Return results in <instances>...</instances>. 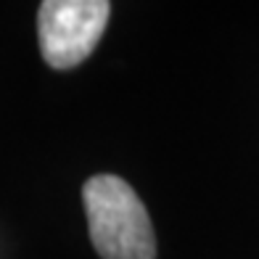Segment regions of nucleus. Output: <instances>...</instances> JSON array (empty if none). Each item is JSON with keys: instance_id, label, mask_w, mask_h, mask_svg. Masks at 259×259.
I'll return each mask as SVG.
<instances>
[{"instance_id": "obj_1", "label": "nucleus", "mask_w": 259, "mask_h": 259, "mask_svg": "<svg viewBox=\"0 0 259 259\" xmlns=\"http://www.w3.org/2000/svg\"><path fill=\"white\" fill-rule=\"evenodd\" d=\"M88 230L103 259H156L151 217L127 180L93 175L82 188Z\"/></svg>"}, {"instance_id": "obj_2", "label": "nucleus", "mask_w": 259, "mask_h": 259, "mask_svg": "<svg viewBox=\"0 0 259 259\" xmlns=\"http://www.w3.org/2000/svg\"><path fill=\"white\" fill-rule=\"evenodd\" d=\"M111 3L106 0H45L37 11L40 53L51 69H74L93 53Z\"/></svg>"}]
</instances>
